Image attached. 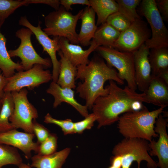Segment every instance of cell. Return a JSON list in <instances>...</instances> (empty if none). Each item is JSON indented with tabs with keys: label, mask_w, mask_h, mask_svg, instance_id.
<instances>
[{
	"label": "cell",
	"mask_w": 168,
	"mask_h": 168,
	"mask_svg": "<svg viewBox=\"0 0 168 168\" xmlns=\"http://www.w3.org/2000/svg\"><path fill=\"white\" fill-rule=\"evenodd\" d=\"M107 86L108 94L97 98L91 109L96 117L98 128L113 124L121 114L140 110L144 106L143 103H148L144 92L138 93L127 86L122 88L112 80L109 81Z\"/></svg>",
	"instance_id": "6da1fadb"
},
{
	"label": "cell",
	"mask_w": 168,
	"mask_h": 168,
	"mask_svg": "<svg viewBox=\"0 0 168 168\" xmlns=\"http://www.w3.org/2000/svg\"><path fill=\"white\" fill-rule=\"evenodd\" d=\"M77 69L76 80L80 79L83 82L78 83L76 92L85 100V105L90 110L97 98L108 94L107 86L104 87L106 81L112 80L120 85L124 83L116 70L98 56L94 57L87 65L79 66Z\"/></svg>",
	"instance_id": "7a4b0ae2"
},
{
	"label": "cell",
	"mask_w": 168,
	"mask_h": 168,
	"mask_svg": "<svg viewBox=\"0 0 168 168\" xmlns=\"http://www.w3.org/2000/svg\"><path fill=\"white\" fill-rule=\"evenodd\" d=\"M166 106L152 111L145 105L141 110L125 113L117 121L119 132L125 138H138L150 141L158 137L154 130L156 120Z\"/></svg>",
	"instance_id": "3957f363"
},
{
	"label": "cell",
	"mask_w": 168,
	"mask_h": 168,
	"mask_svg": "<svg viewBox=\"0 0 168 168\" xmlns=\"http://www.w3.org/2000/svg\"><path fill=\"white\" fill-rule=\"evenodd\" d=\"M83 9L73 15L66 11L62 6L49 13L44 18L45 27L43 30L48 35L63 37L73 44H79L76 26Z\"/></svg>",
	"instance_id": "277c9868"
},
{
	"label": "cell",
	"mask_w": 168,
	"mask_h": 168,
	"mask_svg": "<svg viewBox=\"0 0 168 168\" xmlns=\"http://www.w3.org/2000/svg\"><path fill=\"white\" fill-rule=\"evenodd\" d=\"M149 150V142L146 140L124 138L114 146L112 153L121 157V168H130L134 161L137 162L138 168H140L143 161L147 162L148 168H157V163L150 156Z\"/></svg>",
	"instance_id": "5b68a950"
},
{
	"label": "cell",
	"mask_w": 168,
	"mask_h": 168,
	"mask_svg": "<svg viewBox=\"0 0 168 168\" xmlns=\"http://www.w3.org/2000/svg\"><path fill=\"white\" fill-rule=\"evenodd\" d=\"M95 51L106 61L108 65L117 70L119 77L127 82L130 88L136 91L137 87L135 81L133 53L121 51L105 46H98Z\"/></svg>",
	"instance_id": "8992f818"
},
{
	"label": "cell",
	"mask_w": 168,
	"mask_h": 168,
	"mask_svg": "<svg viewBox=\"0 0 168 168\" xmlns=\"http://www.w3.org/2000/svg\"><path fill=\"white\" fill-rule=\"evenodd\" d=\"M141 14L151 28V36L145 43L149 49L168 47V30L157 8L155 0H143L140 3Z\"/></svg>",
	"instance_id": "52a82bcc"
},
{
	"label": "cell",
	"mask_w": 168,
	"mask_h": 168,
	"mask_svg": "<svg viewBox=\"0 0 168 168\" xmlns=\"http://www.w3.org/2000/svg\"><path fill=\"white\" fill-rule=\"evenodd\" d=\"M12 93L14 104L13 113L9 119L15 129L21 128L25 132L33 133V121L38 117L37 110L28 100L26 88Z\"/></svg>",
	"instance_id": "ba28073f"
},
{
	"label": "cell",
	"mask_w": 168,
	"mask_h": 168,
	"mask_svg": "<svg viewBox=\"0 0 168 168\" xmlns=\"http://www.w3.org/2000/svg\"><path fill=\"white\" fill-rule=\"evenodd\" d=\"M46 68L39 64L34 65L30 69L18 72L12 77L7 78V83L4 92L19 91L27 88L32 90L52 79V74Z\"/></svg>",
	"instance_id": "9c48e42d"
},
{
	"label": "cell",
	"mask_w": 168,
	"mask_h": 168,
	"mask_svg": "<svg viewBox=\"0 0 168 168\" xmlns=\"http://www.w3.org/2000/svg\"><path fill=\"white\" fill-rule=\"evenodd\" d=\"M33 34L32 31L28 28H22L17 30L15 36L20 40V44L16 49L8 51L11 57H18L21 59L20 63L24 71L30 69L36 64L42 65L46 68L50 67L52 65L50 59L41 57L35 49L31 40Z\"/></svg>",
	"instance_id": "30bf717a"
},
{
	"label": "cell",
	"mask_w": 168,
	"mask_h": 168,
	"mask_svg": "<svg viewBox=\"0 0 168 168\" xmlns=\"http://www.w3.org/2000/svg\"><path fill=\"white\" fill-rule=\"evenodd\" d=\"M151 30L141 19L136 20L126 30L120 33L113 48L123 52L133 53L150 38Z\"/></svg>",
	"instance_id": "8fae6325"
},
{
	"label": "cell",
	"mask_w": 168,
	"mask_h": 168,
	"mask_svg": "<svg viewBox=\"0 0 168 168\" xmlns=\"http://www.w3.org/2000/svg\"><path fill=\"white\" fill-rule=\"evenodd\" d=\"M19 24L30 29L35 36L37 40L42 46L43 51H45L50 58L53 69L52 73L53 81L57 82L59 75L60 62L57 58L56 52L59 50L57 39L53 37L50 39L41 29L40 23L37 26L32 25L27 20L26 16H21Z\"/></svg>",
	"instance_id": "7c38bea8"
},
{
	"label": "cell",
	"mask_w": 168,
	"mask_h": 168,
	"mask_svg": "<svg viewBox=\"0 0 168 168\" xmlns=\"http://www.w3.org/2000/svg\"><path fill=\"white\" fill-rule=\"evenodd\" d=\"M168 120L160 114L157 118L154 130L158 135L157 141L152 139L149 142L151 156H157L158 161L157 167L168 168V135L167 132Z\"/></svg>",
	"instance_id": "4fadbf2b"
},
{
	"label": "cell",
	"mask_w": 168,
	"mask_h": 168,
	"mask_svg": "<svg viewBox=\"0 0 168 168\" xmlns=\"http://www.w3.org/2000/svg\"><path fill=\"white\" fill-rule=\"evenodd\" d=\"M34 133L20 132L13 129L0 133V144L10 145L20 150L27 159L31 158V152L37 153L39 144L35 142Z\"/></svg>",
	"instance_id": "5bb4252c"
},
{
	"label": "cell",
	"mask_w": 168,
	"mask_h": 168,
	"mask_svg": "<svg viewBox=\"0 0 168 168\" xmlns=\"http://www.w3.org/2000/svg\"><path fill=\"white\" fill-rule=\"evenodd\" d=\"M149 49L144 44L133 52L135 81L137 87L142 92L148 88L151 77Z\"/></svg>",
	"instance_id": "9a60e30c"
},
{
	"label": "cell",
	"mask_w": 168,
	"mask_h": 168,
	"mask_svg": "<svg viewBox=\"0 0 168 168\" xmlns=\"http://www.w3.org/2000/svg\"><path fill=\"white\" fill-rule=\"evenodd\" d=\"M55 37L58 41L59 50L63 56L76 67L88 64L90 61L88 59L89 55L98 47L92 40L89 48L85 50L78 44L71 43L66 38Z\"/></svg>",
	"instance_id": "2e32d148"
},
{
	"label": "cell",
	"mask_w": 168,
	"mask_h": 168,
	"mask_svg": "<svg viewBox=\"0 0 168 168\" xmlns=\"http://www.w3.org/2000/svg\"><path fill=\"white\" fill-rule=\"evenodd\" d=\"M46 91L54 98L53 104L54 108L64 102L72 106L83 117H86L89 115L88 108L76 100L74 97V91L72 89L62 87L56 82L52 81Z\"/></svg>",
	"instance_id": "e0dca14e"
},
{
	"label": "cell",
	"mask_w": 168,
	"mask_h": 168,
	"mask_svg": "<svg viewBox=\"0 0 168 168\" xmlns=\"http://www.w3.org/2000/svg\"><path fill=\"white\" fill-rule=\"evenodd\" d=\"M148 103L160 107L168 105V85L156 76L151 74L148 88L144 92Z\"/></svg>",
	"instance_id": "ac0fdd59"
},
{
	"label": "cell",
	"mask_w": 168,
	"mask_h": 168,
	"mask_svg": "<svg viewBox=\"0 0 168 168\" xmlns=\"http://www.w3.org/2000/svg\"><path fill=\"white\" fill-rule=\"evenodd\" d=\"M96 13L91 7L83 9L80 19L81 20L80 30L78 34L79 43L84 46L90 45L97 28L95 23Z\"/></svg>",
	"instance_id": "d6986e66"
},
{
	"label": "cell",
	"mask_w": 168,
	"mask_h": 168,
	"mask_svg": "<svg viewBox=\"0 0 168 168\" xmlns=\"http://www.w3.org/2000/svg\"><path fill=\"white\" fill-rule=\"evenodd\" d=\"M71 151L66 148L47 156L36 154L31 157V167L35 168H62Z\"/></svg>",
	"instance_id": "ffe728a7"
},
{
	"label": "cell",
	"mask_w": 168,
	"mask_h": 168,
	"mask_svg": "<svg viewBox=\"0 0 168 168\" xmlns=\"http://www.w3.org/2000/svg\"><path fill=\"white\" fill-rule=\"evenodd\" d=\"M58 54L60 58V67L56 83L63 88L74 89L76 87L75 81L77 72V67L72 65L60 50L58 51Z\"/></svg>",
	"instance_id": "44dd1931"
},
{
	"label": "cell",
	"mask_w": 168,
	"mask_h": 168,
	"mask_svg": "<svg viewBox=\"0 0 168 168\" xmlns=\"http://www.w3.org/2000/svg\"><path fill=\"white\" fill-rule=\"evenodd\" d=\"M0 25V69L3 75L8 78L13 76L18 72L24 71L22 65L19 63H16L12 60L7 50L6 46L7 39L1 31Z\"/></svg>",
	"instance_id": "7402d4cb"
},
{
	"label": "cell",
	"mask_w": 168,
	"mask_h": 168,
	"mask_svg": "<svg viewBox=\"0 0 168 168\" xmlns=\"http://www.w3.org/2000/svg\"><path fill=\"white\" fill-rule=\"evenodd\" d=\"M90 7L97 16V26L106 22L108 17L118 11V6L114 0H89Z\"/></svg>",
	"instance_id": "603a6c76"
},
{
	"label": "cell",
	"mask_w": 168,
	"mask_h": 168,
	"mask_svg": "<svg viewBox=\"0 0 168 168\" xmlns=\"http://www.w3.org/2000/svg\"><path fill=\"white\" fill-rule=\"evenodd\" d=\"M120 33L106 22L97 27L92 40L98 46L113 47Z\"/></svg>",
	"instance_id": "cb8c5ba5"
},
{
	"label": "cell",
	"mask_w": 168,
	"mask_h": 168,
	"mask_svg": "<svg viewBox=\"0 0 168 168\" xmlns=\"http://www.w3.org/2000/svg\"><path fill=\"white\" fill-rule=\"evenodd\" d=\"M2 100V105L0 112V133L15 129L9 120L14 109L12 93L5 92Z\"/></svg>",
	"instance_id": "d4e9b609"
},
{
	"label": "cell",
	"mask_w": 168,
	"mask_h": 168,
	"mask_svg": "<svg viewBox=\"0 0 168 168\" xmlns=\"http://www.w3.org/2000/svg\"><path fill=\"white\" fill-rule=\"evenodd\" d=\"M148 59L151 74L156 76L160 70L168 68V47L151 49Z\"/></svg>",
	"instance_id": "484cf974"
},
{
	"label": "cell",
	"mask_w": 168,
	"mask_h": 168,
	"mask_svg": "<svg viewBox=\"0 0 168 168\" xmlns=\"http://www.w3.org/2000/svg\"><path fill=\"white\" fill-rule=\"evenodd\" d=\"M22 162V159L17 148L0 144V168L8 165L18 166Z\"/></svg>",
	"instance_id": "4316f807"
},
{
	"label": "cell",
	"mask_w": 168,
	"mask_h": 168,
	"mask_svg": "<svg viewBox=\"0 0 168 168\" xmlns=\"http://www.w3.org/2000/svg\"><path fill=\"white\" fill-rule=\"evenodd\" d=\"M118 6V12L131 23L141 18L137 13L136 8L141 0H116Z\"/></svg>",
	"instance_id": "83f0119b"
},
{
	"label": "cell",
	"mask_w": 168,
	"mask_h": 168,
	"mask_svg": "<svg viewBox=\"0 0 168 168\" xmlns=\"http://www.w3.org/2000/svg\"><path fill=\"white\" fill-rule=\"evenodd\" d=\"M29 4L27 0H0V25L18 8Z\"/></svg>",
	"instance_id": "f1b7e54d"
},
{
	"label": "cell",
	"mask_w": 168,
	"mask_h": 168,
	"mask_svg": "<svg viewBox=\"0 0 168 168\" xmlns=\"http://www.w3.org/2000/svg\"><path fill=\"white\" fill-rule=\"evenodd\" d=\"M58 137L55 134L51 133L49 137L39 144L37 154L44 156L56 152Z\"/></svg>",
	"instance_id": "f546056e"
},
{
	"label": "cell",
	"mask_w": 168,
	"mask_h": 168,
	"mask_svg": "<svg viewBox=\"0 0 168 168\" xmlns=\"http://www.w3.org/2000/svg\"><path fill=\"white\" fill-rule=\"evenodd\" d=\"M44 122L58 125L61 128L64 135L75 133L74 122L70 119H58L53 118L49 113H48L44 117Z\"/></svg>",
	"instance_id": "4dcf8cb0"
},
{
	"label": "cell",
	"mask_w": 168,
	"mask_h": 168,
	"mask_svg": "<svg viewBox=\"0 0 168 168\" xmlns=\"http://www.w3.org/2000/svg\"><path fill=\"white\" fill-rule=\"evenodd\" d=\"M106 22L120 32L127 29L132 23L118 12L110 16Z\"/></svg>",
	"instance_id": "1f68e13d"
},
{
	"label": "cell",
	"mask_w": 168,
	"mask_h": 168,
	"mask_svg": "<svg viewBox=\"0 0 168 168\" xmlns=\"http://www.w3.org/2000/svg\"><path fill=\"white\" fill-rule=\"evenodd\" d=\"M82 121L74 122L75 133L81 134L85 130L91 129L94 125L95 122L96 120V117L93 113L89 114Z\"/></svg>",
	"instance_id": "d6a6232c"
},
{
	"label": "cell",
	"mask_w": 168,
	"mask_h": 168,
	"mask_svg": "<svg viewBox=\"0 0 168 168\" xmlns=\"http://www.w3.org/2000/svg\"><path fill=\"white\" fill-rule=\"evenodd\" d=\"M33 132L37 137V143L40 144L49 137L51 133L48 129L35 120H33Z\"/></svg>",
	"instance_id": "836d02e7"
},
{
	"label": "cell",
	"mask_w": 168,
	"mask_h": 168,
	"mask_svg": "<svg viewBox=\"0 0 168 168\" xmlns=\"http://www.w3.org/2000/svg\"><path fill=\"white\" fill-rule=\"evenodd\" d=\"M156 5L163 20L168 21V0H156Z\"/></svg>",
	"instance_id": "e575fe53"
},
{
	"label": "cell",
	"mask_w": 168,
	"mask_h": 168,
	"mask_svg": "<svg viewBox=\"0 0 168 168\" xmlns=\"http://www.w3.org/2000/svg\"><path fill=\"white\" fill-rule=\"evenodd\" d=\"M60 2V5L68 11L72 10L71 6L73 5L80 4L90 7L89 1L88 0H61Z\"/></svg>",
	"instance_id": "d590c367"
},
{
	"label": "cell",
	"mask_w": 168,
	"mask_h": 168,
	"mask_svg": "<svg viewBox=\"0 0 168 168\" xmlns=\"http://www.w3.org/2000/svg\"><path fill=\"white\" fill-rule=\"evenodd\" d=\"M30 4H44L48 5L54 8L55 10H58L60 7V0H27Z\"/></svg>",
	"instance_id": "8d00e7d4"
},
{
	"label": "cell",
	"mask_w": 168,
	"mask_h": 168,
	"mask_svg": "<svg viewBox=\"0 0 168 168\" xmlns=\"http://www.w3.org/2000/svg\"><path fill=\"white\" fill-rule=\"evenodd\" d=\"M111 165L116 168H121L122 158L119 156H113L110 159Z\"/></svg>",
	"instance_id": "74e56055"
},
{
	"label": "cell",
	"mask_w": 168,
	"mask_h": 168,
	"mask_svg": "<svg viewBox=\"0 0 168 168\" xmlns=\"http://www.w3.org/2000/svg\"><path fill=\"white\" fill-rule=\"evenodd\" d=\"M156 76L160 78L168 85V68L160 70Z\"/></svg>",
	"instance_id": "f35d334b"
},
{
	"label": "cell",
	"mask_w": 168,
	"mask_h": 168,
	"mask_svg": "<svg viewBox=\"0 0 168 168\" xmlns=\"http://www.w3.org/2000/svg\"><path fill=\"white\" fill-rule=\"evenodd\" d=\"M7 82V78L0 72V97L2 98L4 94V89Z\"/></svg>",
	"instance_id": "ab89813d"
},
{
	"label": "cell",
	"mask_w": 168,
	"mask_h": 168,
	"mask_svg": "<svg viewBox=\"0 0 168 168\" xmlns=\"http://www.w3.org/2000/svg\"><path fill=\"white\" fill-rule=\"evenodd\" d=\"M18 168H32L30 165L23 162L18 166Z\"/></svg>",
	"instance_id": "60d3db41"
},
{
	"label": "cell",
	"mask_w": 168,
	"mask_h": 168,
	"mask_svg": "<svg viewBox=\"0 0 168 168\" xmlns=\"http://www.w3.org/2000/svg\"><path fill=\"white\" fill-rule=\"evenodd\" d=\"M3 104L2 98L0 97V112L1 110Z\"/></svg>",
	"instance_id": "b9f144b4"
},
{
	"label": "cell",
	"mask_w": 168,
	"mask_h": 168,
	"mask_svg": "<svg viewBox=\"0 0 168 168\" xmlns=\"http://www.w3.org/2000/svg\"><path fill=\"white\" fill-rule=\"evenodd\" d=\"M108 168H116L113 166L111 165Z\"/></svg>",
	"instance_id": "7bdbcfd3"
}]
</instances>
